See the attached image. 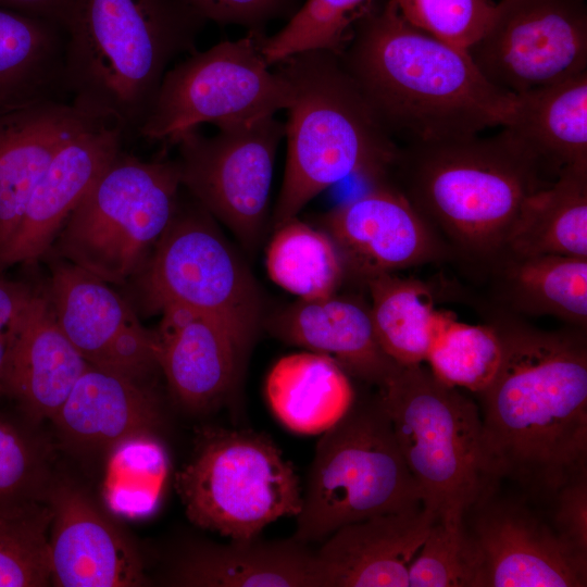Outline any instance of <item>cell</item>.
I'll list each match as a JSON object with an SVG mask.
<instances>
[{"mask_svg": "<svg viewBox=\"0 0 587 587\" xmlns=\"http://www.w3.org/2000/svg\"><path fill=\"white\" fill-rule=\"evenodd\" d=\"M37 290L0 275V396L8 394L13 350Z\"/></svg>", "mask_w": 587, "mask_h": 587, "instance_id": "obj_41", "label": "cell"}, {"mask_svg": "<svg viewBox=\"0 0 587 587\" xmlns=\"http://www.w3.org/2000/svg\"><path fill=\"white\" fill-rule=\"evenodd\" d=\"M264 391L276 420L304 436L333 427L355 400L349 374L332 357L310 350L278 359L267 373Z\"/></svg>", "mask_w": 587, "mask_h": 587, "instance_id": "obj_29", "label": "cell"}, {"mask_svg": "<svg viewBox=\"0 0 587 587\" xmlns=\"http://www.w3.org/2000/svg\"><path fill=\"white\" fill-rule=\"evenodd\" d=\"M502 358L495 325L467 324L452 313L437 335L426 359L442 383L480 394L494 379Z\"/></svg>", "mask_w": 587, "mask_h": 587, "instance_id": "obj_34", "label": "cell"}, {"mask_svg": "<svg viewBox=\"0 0 587 587\" xmlns=\"http://www.w3.org/2000/svg\"><path fill=\"white\" fill-rule=\"evenodd\" d=\"M88 365L61 330L46 294L37 291L13 350L7 396L32 419L52 420Z\"/></svg>", "mask_w": 587, "mask_h": 587, "instance_id": "obj_26", "label": "cell"}, {"mask_svg": "<svg viewBox=\"0 0 587 587\" xmlns=\"http://www.w3.org/2000/svg\"><path fill=\"white\" fill-rule=\"evenodd\" d=\"M125 140L113 117L87 112L33 189L14 234L0 251V273L48 254L68 216Z\"/></svg>", "mask_w": 587, "mask_h": 587, "instance_id": "obj_17", "label": "cell"}, {"mask_svg": "<svg viewBox=\"0 0 587 587\" xmlns=\"http://www.w3.org/2000/svg\"><path fill=\"white\" fill-rule=\"evenodd\" d=\"M345 278L365 285L383 274L451 259L429 224L389 179L336 205L321 218Z\"/></svg>", "mask_w": 587, "mask_h": 587, "instance_id": "obj_15", "label": "cell"}, {"mask_svg": "<svg viewBox=\"0 0 587 587\" xmlns=\"http://www.w3.org/2000/svg\"><path fill=\"white\" fill-rule=\"evenodd\" d=\"M207 21L262 30L274 21L286 22L304 0H182Z\"/></svg>", "mask_w": 587, "mask_h": 587, "instance_id": "obj_40", "label": "cell"}, {"mask_svg": "<svg viewBox=\"0 0 587 587\" xmlns=\"http://www.w3.org/2000/svg\"><path fill=\"white\" fill-rule=\"evenodd\" d=\"M138 308L186 307L225 323L249 348L262 314L259 289L214 218L193 199L182 203L130 278Z\"/></svg>", "mask_w": 587, "mask_h": 587, "instance_id": "obj_10", "label": "cell"}, {"mask_svg": "<svg viewBox=\"0 0 587 587\" xmlns=\"http://www.w3.org/2000/svg\"><path fill=\"white\" fill-rule=\"evenodd\" d=\"M80 0H0V8L60 25L66 32Z\"/></svg>", "mask_w": 587, "mask_h": 587, "instance_id": "obj_43", "label": "cell"}, {"mask_svg": "<svg viewBox=\"0 0 587 587\" xmlns=\"http://www.w3.org/2000/svg\"><path fill=\"white\" fill-rule=\"evenodd\" d=\"M502 358L482 398L485 466L527 499L551 502L587 473V328L547 330L526 319L487 311Z\"/></svg>", "mask_w": 587, "mask_h": 587, "instance_id": "obj_1", "label": "cell"}, {"mask_svg": "<svg viewBox=\"0 0 587 587\" xmlns=\"http://www.w3.org/2000/svg\"><path fill=\"white\" fill-rule=\"evenodd\" d=\"M400 14L417 29L469 50L490 27L494 0H395Z\"/></svg>", "mask_w": 587, "mask_h": 587, "instance_id": "obj_38", "label": "cell"}, {"mask_svg": "<svg viewBox=\"0 0 587 587\" xmlns=\"http://www.w3.org/2000/svg\"><path fill=\"white\" fill-rule=\"evenodd\" d=\"M268 327L285 342L327 354L350 377L376 387L400 366L380 347L370 303L358 296L298 299L275 313Z\"/></svg>", "mask_w": 587, "mask_h": 587, "instance_id": "obj_21", "label": "cell"}, {"mask_svg": "<svg viewBox=\"0 0 587 587\" xmlns=\"http://www.w3.org/2000/svg\"><path fill=\"white\" fill-rule=\"evenodd\" d=\"M467 512L478 587L587 586V554L564 540L528 499L494 492Z\"/></svg>", "mask_w": 587, "mask_h": 587, "instance_id": "obj_14", "label": "cell"}, {"mask_svg": "<svg viewBox=\"0 0 587 587\" xmlns=\"http://www.w3.org/2000/svg\"><path fill=\"white\" fill-rule=\"evenodd\" d=\"M86 114L72 102L50 101L0 117V251L40 176Z\"/></svg>", "mask_w": 587, "mask_h": 587, "instance_id": "obj_23", "label": "cell"}, {"mask_svg": "<svg viewBox=\"0 0 587 587\" xmlns=\"http://www.w3.org/2000/svg\"><path fill=\"white\" fill-rule=\"evenodd\" d=\"M177 161H145L120 151L60 230L51 250L109 284L143 265L177 209Z\"/></svg>", "mask_w": 587, "mask_h": 587, "instance_id": "obj_8", "label": "cell"}, {"mask_svg": "<svg viewBox=\"0 0 587 587\" xmlns=\"http://www.w3.org/2000/svg\"><path fill=\"white\" fill-rule=\"evenodd\" d=\"M66 32L52 22L0 8V117L67 101Z\"/></svg>", "mask_w": 587, "mask_h": 587, "instance_id": "obj_28", "label": "cell"}, {"mask_svg": "<svg viewBox=\"0 0 587 587\" xmlns=\"http://www.w3.org/2000/svg\"><path fill=\"white\" fill-rule=\"evenodd\" d=\"M500 251L587 258V167L566 168L530 195Z\"/></svg>", "mask_w": 587, "mask_h": 587, "instance_id": "obj_30", "label": "cell"}, {"mask_svg": "<svg viewBox=\"0 0 587 587\" xmlns=\"http://www.w3.org/2000/svg\"><path fill=\"white\" fill-rule=\"evenodd\" d=\"M264 38L262 30H249L237 40L195 50L168 68L138 136L175 145L203 123L221 128L287 110L291 86L265 60Z\"/></svg>", "mask_w": 587, "mask_h": 587, "instance_id": "obj_11", "label": "cell"}, {"mask_svg": "<svg viewBox=\"0 0 587 587\" xmlns=\"http://www.w3.org/2000/svg\"><path fill=\"white\" fill-rule=\"evenodd\" d=\"M485 78L519 95L587 72L585 0H500L469 50Z\"/></svg>", "mask_w": 587, "mask_h": 587, "instance_id": "obj_13", "label": "cell"}, {"mask_svg": "<svg viewBox=\"0 0 587 587\" xmlns=\"http://www.w3.org/2000/svg\"><path fill=\"white\" fill-rule=\"evenodd\" d=\"M551 503V524L558 534L580 552L587 554V473L562 486Z\"/></svg>", "mask_w": 587, "mask_h": 587, "instance_id": "obj_42", "label": "cell"}, {"mask_svg": "<svg viewBox=\"0 0 587 587\" xmlns=\"http://www.w3.org/2000/svg\"><path fill=\"white\" fill-rule=\"evenodd\" d=\"M478 268L488 278L485 311L587 328V258L500 251Z\"/></svg>", "mask_w": 587, "mask_h": 587, "instance_id": "obj_22", "label": "cell"}, {"mask_svg": "<svg viewBox=\"0 0 587 587\" xmlns=\"http://www.w3.org/2000/svg\"><path fill=\"white\" fill-rule=\"evenodd\" d=\"M46 495L38 449L23 430L0 417V505L24 503Z\"/></svg>", "mask_w": 587, "mask_h": 587, "instance_id": "obj_39", "label": "cell"}, {"mask_svg": "<svg viewBox=\"0 0 587 587\" xmlns=\"http://www.w3.org/2000/svg\"><path fill=\"white\" fill-rule=\"evenodd\" d=\"M370 310L378 342L400 366L426 362L428 352L452 312L435 308L429 285L397 273L369 279Z\"/></svg>", "mask_w": 587, "mask_h": 587, "instance_id": "obj_31", "label": "cell"}, {"mask_svg": "<svg viewBox=\"0 0 587 587\" xmlns=\"http://www.w3.org/2000/svg\"><path fill=\"white\" fill-rule=\"evenodd\" d=\"M337 53L399 147L480 135L512 112L513 95L489 83L467 50L412 26L395 0L371 4Z\"/></svg>", "mask_w": 587, "mask_h": 587, "instance_id": "obj_2", "label": "cell"}, {"mask_svg": "<svg viewBox=\"0 0 587 587\" xmlns=\"http://www.w3.org/2000/svg\"><path fill=\"white\" fill-rule=\"evenodd\" d=\"M50 583L59 587H135L142 561L125 535L77 487L47 489Z\"/></svg>", "mask_w": 587, "mask_h": 587, "instance_id": "obj_18", "label": "cell"}, {"mask_svg": "<svg viewBox=\"0 0 587 587\" xmlns=\"http://www.w3.org/2000/svg\"><path fill=\"white\" fill-rule=\"evenodd\" d=\"M284 137L285 124L268 116L221 127L212 136L193 129L175 143L183 188L250 250L265 227Z\"/></svg>", "mask_w": 587, "mask_h": 587, "instance_id": "obj_12", "label": "cell"}, {"mask_svg": "<svg viewBox=\"0 0 587 587\" xmlns=\"http://www.w3.org/2000/svg\"><path fill=\"white\" fill-rule=\"evenodd\" d=\"M434 520L419 505L342 526L315 550L320 587H409Z\"/></svg>", "mask_w": 587, "mask_h": 587, "instance_id": "obj_20", "label": "cell"}, {"mask_svg": "<svg viewBox=\"0 0 587 587\" xmlns=\"http://www.w3.org/2000/svg\"><path fill=\"white\" fill-rule=\"evenodd\" d=\"M291 86L285 124L287 159L272 224L297 217L319 193L350 176L389 179L399 146L384 129L332 50L276 64Z\"/></svg>", "mask_w": 587, "mask_h": 587, "instance_id": "obj_5", "label": "cell"}, {"mask_svg": "<svg viewBox=\"0 0 587 587\" xmlns=\"http://www.w3.org/2000/svg\"><path fill=\"white\" fill-rule=\"evenodd\" d=\"M208 22L182 0H80L66 28L71 102L138 136L172 61Z\"/></svg>", "mask_w": 587, "mask_h": 587, "instance_id": "obj_4", "label": "cell"}, {"mask_svg": "<svg viewBox=\"0 0 587 587\" xmlns=\"http://www.w3.org/2000/svg\"><path fill=\"white\" fill-rule=\"evenodd\" d=\"M389 180L451 259L479 267L502 249L525 200L555 179L502 128L488 137L400 147Z\"/></svg>", "mask_w": 587, "mask_h": 587, "instance_id": "obj_3", "label": "cell"}, {"mask_svg": "<svg viewBox=\"0 0 587 587\" xmlns=\"http://www.w3.org/2000/svg\"><path fill=\"white\" fill-rule=\"evenodd\" d=\"M502 128L554 179L587 167V72L513 95Z\"/></svg>", "mask_w": 587, "mask_h": 587, "instance_id": "obj_27", "label": "cell"}, {"mask_svg": "<svg viewBox=\"0 0 587 587\" xmlns=\"http://www.w3.org/2000/svg\"><path fill=\"white\" fill-rule=\"evenodd\" d=\"M423 505L377 395L355 400L321 434L292 538L321 544L337 529Z\"/></svg>", "mask_w": 587, "mask_h": 587, "instance_id": "obj_7", "label": "cell"}, {"mask_svg": "<svg viewBox=\"0 0 587 587\" xmlns=\"http://www.w3.org/2000/svg\"><path fill=\"white\" fill-rule=\"evenodd\" d=\"M45 292L54 317L89 365L139 382L155 366L154 330L109 283L53 257Z\"/></svg>", "mask_w": 587, "mask_h": 587, "instance_id": "obj_16", "label": "cell"}, {"mask_svg": "<svg viewBox=\"0 0 587 587\" xmlns=\"http://www.w3.org/2000/svg\"><path fill=\"white\" fill-rule=\"evenodd\" d=\"M421 502L435 519L465 515L495 492L482 440V415L459 388L422 364L399 366L376 392Z\"/></svg>", "mask_w": 587, "mask_h": 587, "instance_id": "obj_6", "label": "cell"}, {"mask_svg": "<svg viewBox=\"0 0 587 587\" xmlns=\"http://www.w3.org/2000/svg\"><path fill=\"white\" fill-rule=\"evenodd\" d=\"M186 516L230 540H251L271 523L299 513L295 466L264 434L208 428L175 476Z\"/></svg>", "mask_w": 587, "mask_h": 587, "instance_id": "obj_9", "label": "cell"}, {"mask_svg": "<svg viewBox=\"0 0 587 587\" xmlns=\"http://www.w3.org/2000/svg\"><path fill=\"white\" fill-rule=\"evenodd\" d=\"M465 515L434 520L409 569V587H478V564Z\"/></svg>", "mask_w": 587, "mask_h": 587, "instance_id": "obj_37", "label": "cell"}, {"mask_svg": "<svg viewBox=\"0 0 587 587\" xmlns=\"http://www.w3.org/2000/svg\"><path fill=\"white\" fill-rule=\"evenodd\" d=\"M51 519L47 495L24 503L0 505V587L50 584Z\"/></svg>", "mask_w": 587, "mask_h": 587, "instance_id": "obj_35", "label": "cell"}, {"mask_svg": "<svg viewBox=\"0 0 587 587\" xmlns=\"http://www.w3.org/2000/svg\"><path fill=\"white\" fill-rule=\"evenodd\" d=\"M103 480V500L115 515L143 519L161 504L167 487L171 462L154 432L127 437L109 449Z\"/></svg>", "mask_w": 587, "mask_h": 587, "instance_id": "obj_33", "label": "cell"}, {"mask_svg": "<svg viewBox=\"0 0 587 587\" xmlns=\"http://www.w3.org/2000/svg\"><path fill=\"white\" fill-rule=\"evenodd\" d=\"M171 583L198 587H320L315 550L285 540H230L190 548Z\"/></svg>", "mask_w": 587, "mask_h": 587, "instance_id": "obj_24", "label": "cell"}, {"mask_svg": "<svg viewBox=\"0 0 587 587\" xmlns=\"http://www.w3.org/2000/svg\"><path fill=\"white\" fill-rule=\"evenodd\" d=\"M265 265L268 277L299 299L328 297L338 291L345 272L332 238L297 217L274 228Z\"/></svg>", "mask_w": 587, "mask_h": 587, "instance_id": "obj_32", "label": "cell"}, {"mask_svg": "<svg viewBox=\"0 0 587 587\" xmlns=\"http://www.w3.org/2000/svg\"><path fill=\"white\" fill-rule=\"evenodd\" d=\"M160 313L158 366L176 401L191 412L222 403L241 377L249 347L209 314L179 305Z\"/></svg>", "mask_w": 587, "mask_h": 587, "instance_id": "obj_19", "label": "cell"}, {"mask_svg": "<svg viewBox=\"0 0 587 587\" xmlns=\"http://www.w3.org/2000/svg\"><path fill=\"white\" fill-rule=\"evenodd\" d=\"M372 0H304L285 26L265 36L262 51L270 65L311 50L338 51Z\"/></svg>", "mask_w": 587, "mask_h": 587, "instance_id": "obj_36", "label": "cell"}, {"mask_svg": "<svg viewBox=\"0 0 587 587\" xmlns=\"http://www.w3.org/2000/svg\"><path fill=\"white\" fill-rule=\"evenodd\" d=\"M52 421L76 448L110 449L133 435L154 432L160 412L139 382L88 365Z\"/></svg>", "mask_w": 587, "mask_h": 587, "instance_id": "obj_25", "label": "cell"}]
</instances>
